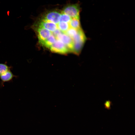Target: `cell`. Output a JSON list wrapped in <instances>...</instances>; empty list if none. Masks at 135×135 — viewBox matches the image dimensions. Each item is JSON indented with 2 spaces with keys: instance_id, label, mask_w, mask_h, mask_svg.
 <instances>
[{
  "instance_id": "cell-4",
  "label": "cell",
  "mask_w": 135,
  "mask_h": 135,
  "mask_svg": "<svg viewBox=\"0 0 135 135\" xmlns=\"http://www.w3.org/2000/svg\"><path fill=\"white\" fill-rule=\"evenodd\" d=\"M70 23L60 21L57 24L58 28L62 32L66 34V32L70 28Z\"/></svg>"
},
{
  "instance_id": "cell-2",
  "label": "cell",
  "mask_w": 135,
  "mask_h": 135,
  "mask_svg": "<svg viewBox=\"0 0 135 135\" xmlns=\"http://www.w3.org/2000/svg\"><path fill=\"white\" fill-rule=\"evenodd\" d=\"M18 76L14 74L11 70H9L0 76V87L4 86V84L6 82H11L14 78H17Z\"/></svg>"
},
{
  "instance_id": "cell-5",
  "label": "cell",
  "mask_w": 135,
  "mask_h": 135,
  "mask_svg": "<svg viewBox=\"0 0 135 135\" xmlns=\"http://www.w3.org/2000/svg\"><path fill=\"white\" fill-rule=\"evenodd\" d=\"M12 69V67L8 66L6 63H0V76Z\"/></svg>"
},
{
  "instance_id": "cell-3",
  "label": "cell",
  "mask_w": 135,
  "mask_h": 135,
  "mask_svg": "<svg viewBox=\"0 0 135 135\" xmlns=\"http://www.w3.org/2000/svg\"><path fill=\"white\" fill-rule=\"evenodd\" d=\"M79 19L73 18L69 23L71 28L76 30H79L81 28Z\"/></svg>"
},
{
  "instance_id": "cell-6",
  "label": "cell",
  "mask_w": 135,
  "mask_h": 135,
  "mask_svg": "<svg viewBox=\"0 0 135 135\" xmlns=\"http://www.w3.org/2000/svg\"><path fill=\"white\" fill-rule=\"evenodd\" d=\"M111 105V102L110 100L106 101L104 104L105 108L108 110H109L110 109Z\"/></svg>"
},
{
  "instance_id": "cell-1",
  "label": "cell",
  "mask_w": 135,
  "mask_h": 135,
  "mask_svg": "<svg viewBox=\"0 0 135 135\" xmlns=\"http://www.w3.org/2000/svg\"><path fill=\"white\" fill-rule=\"evenodd\" d=\"M49 49L52 52L61 54H66L70 52L67 46L59 40L55 42Z\"/></svg>"
}]
</instances>
